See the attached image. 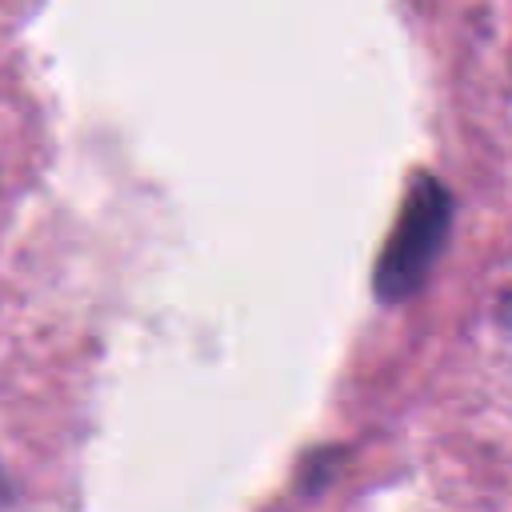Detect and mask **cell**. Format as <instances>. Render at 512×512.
<instances>
[{
  "label": "cell",
  "mask_w": 512,
  "mask_h": 512,
  "mask_svg": "<svg viewBox=\"0 0 512 512\" xmlns=\"http://www.w3.org/2000/svg\"><path fill=\"white\" fill-rule=\"evenodd\" d=\"M448 220H452L448 188L432 176H416L408 188V200L400 208V220L392 228V240L384 244L380 264H376V296L380 300L396 304L424 284V276L432 272V264L444 248Z\"/></svg>",
  "instance_id": "cell-1"
}]
</instances>
